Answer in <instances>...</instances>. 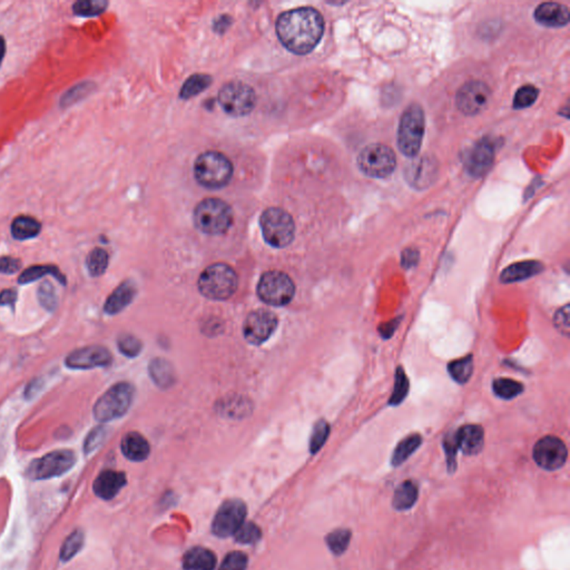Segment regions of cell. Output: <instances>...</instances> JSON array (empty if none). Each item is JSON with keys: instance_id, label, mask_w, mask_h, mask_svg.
Masks as SVG:
<instances>
[{"instance_id": "obj_1", "label": "cell", "mask_w": 570, "mask_h": 570, "mask_svg": "<svg viewBox=\"0 0 570 570\" xmlns=\"http://www.w3.org/2000/svg\"><path fill=\"white\" fill-rule=\"evenodd\" d=\"M323 33V17L311 7L284 11L276 21V34L280 42L293 54L311 52L319 44Z\"/></svg>"}, {"instance_id": "obj_2", "label": "cell", "mask_w": 570, "mask_h": 570, "mask_svg": "<svg viewBox=\"0 0 570 570\" xmlns=\"http://www.w3.org/2000/svg\"><path fill=\"white\" fill-rule=\"evenodd\" d=\"M194 177L199 184L206 189H222L233 177V164L220 152H205L195 161Z\"/></svg>"}, {"instance_id": "obj_3", "label": "cell", "mask_w": 570, "mask_h": 570, "mask_svg": "<svg viewBox=\"0 0 570 570\" xmlns=\"http://www.w3.org/2000/svg\"><path fill=\"white\" fill-rule=\"evenodd\" d=\"M233 210L220 199H205L194 210L197 230L208 235L226 233L233 223Z\"/></svg>"}, {"instance_id": "obj_4", "label": "cell", "mask_w": 570, "mask_h": 570, "mask_svg": "<svg viewBox=\"0 0 570 570\" xmlns=\"http://www.w3.org/2000/svg\"><path fill=\"white\" fill-rule=\"evenodd\" d=\"M201 294L210 300H228L236 292L239 279L235 271L223 263L210 265L199 279Z\"/></svg>"}, {"instance_id": "obj_5", "label": "cell", "mask_w": 570, "mask_h": 570, "mask_svg": "<svg viewBox=\"0 0 570 570\" xmlns=\"http://www.w3.org/2000/svg\"><path fill=\"white\" fill-rule=\"evenodd\" d=\"M425 118L420 105H410L400 118L398 146L407 157H415L420 152L425 136Z\"/></svg>"}, {"instance_id": "obj_6", "label": "cell", "mask_w": 570, "mask_h": 570, "mask_svg": "<svg viewBox=\"0 0 570 570\" xmlns=\"http://www.w3.org/2000/svg\"><path fill=\"white\" fill-rule=\"evenodd\" d=\"M135 396V389L128 382H120L109 388L94 406V417L99 423H108L128 413Z\"/></svg>"}, {"instance_id": "obj_7", "label": "cell", "mask_w": 570, "mask_h": 570, "mask_svg": "<svg viewBox=\"0 0 570 570\" xmlns=\"http://www.w3.org/2000/svg\"><path fill=\"white\" fill-rule=\"evenodd\" d=\"M263 238L271 247H286L292 243L296 234V224L292 216L280 208L265 210L259 218Z\"/></svg>"}, {"instance_id": "obj_8", "label": "cell", "mask_w": 570, "mask_h": 570, "mask_svg": "<svg viewBox=\"0 0 570 570\" xmlns=\"http://www.w3.org/2000/svg\"><path fill=\"white\" fill-rule=\"evenodd\" d=\"M76 454L68 449L55 450L40 458L35 459L26 470V476L30 480H48L67 474L75 466Z\"/></svg>"}, {"instance_id": "obj_9", "label": "cell", "mask_w": 570, "mask_h": 570, "mask_svg": "<svg viewBox=\"0 0 570 570\" xmlns=\"http://www.w3.org/2000/svg\"><path fill=\"white\" fill-rule=\"evenodd\" d=\"M296 285L288 274L281 271L264 273L257 284V296L267 306H286L292 301Z\"/></svg>"}, {"instance_id": "obj_10", "label": "cell", "mask_w": 570, "mask_h": 570, "mask_svg": "<svg viewBox=\"0 0 570 570\" xmlns=\"http://www.w3.org/2000/svg\"><path fill=\"white\" fill-rule=\"evenodd\" d=\"M218 103L230 116L242 117L255 109L257 95L251 86L243 82H230L220 89Z\"/></svg>"}, {"instance_id": "obj_11", "label": "cell", "mask_w": 570, "mask_h": 570, "mask_svg": "<svg viewBox=\"0 0 570 570\" xmlns=\"http://www.w3.org/2000/svg\"><path fill=\"white\" fill-rule=\"evenodd\" d=\"M358 165L368 177L386 179L396 169L397 157L389 146L372 144L361 150L358 156Z\"/></svg>"}, {"instance_id": "obj_12", "label": "cell", "mask_w": 570, "mask_h": 570, "mask_svg": "<svg viewBox=\"0 0 570 570\" xmlns=\"http://www.w3.org/2000/svg\"><path fill=\"white\" fill-rule=\"evenodd\" d=\"M247 513V505L243 501L239 499L225 501L213 520V532L220 538L232 536L244 524Z\"/></svg>"}, {"instance_id": "obj_13", "label": "cell", "mask_w": 570, "mask_h": 570, "mask_svg": "<svg viewBox=\"0 0 570 570\" xmlns=\"http://www.w3.org/2000/svg\"><path fill=\"white\" fill-rule=\"evenodd\" d=\"M278 323V318L273 312L265 308L255 310L244 321V337L251 345H262L274 333Z\"/></svg>"}, {"instance_id": "obj_14", "label": "cell", "mask_w": 570, "mask_h": 570, "mask_svg": "<svg viewBox=\"0 0 570 570\" xmlns=\"http://www.w3.org/2000/svg\"><path fill=\"white\" fill-rule=\"evenodd\" d=\"M490 96L491 91L487 84L480 81H470L459 89L456 104L459 111L466 116H474L487 106Z\"/></svg>"}, {"instance_id": "obj_15", "label": "cell", "mask_w": 570, "mask_h": 570, "mask_svg": "<svg viewBox=\"0 0 570 570\" xmlns=\"http://www.w3.org/2000/svg\"><path fill=\"white\" fill-rule=\"evenodd\" d=\"M567 447L563 440L554 435L540 439L534 447V460L542 469L557 470L567 460Z\"/></svg>"}, {"instance_id": "obj_16", "label": "cell", "mask_w": 570, "mask_h": 570, "mask_svg": "<svg viewBox=\"0 0 570 570\" xmlns=\"http://www.w3.org/2000/svg\"><path fill=\"white\" fill-rule=\"evenodd\" d=\"M112 359V354L106 347L89 345L69 353L66 358L65 364L67 368L73 370H91L109 366Z\"/></svg>"}, {"instance_id": "obj_17", "label": "cell", "mask_w": 570, "mask_h": 570, "mask_svg": "<svg viewBox=\"0 0 570 570\" xmlns=\"http://www.w3.org/2000/svg\"><path fill=\"white\" fill-rule=\"evenodd\" d=\"M495 158V147L489 140H480L466 156V171L474 177H481L489 171Z\"/></svg>"}, {"instance_id": "obj_18", "label": "cell", "mask_w": 570, "mask_h": 570, "mask_svg": "<svg viewBox=\"0 0 570 570\" xmlns=\"http://www.w3.org/2000/svg\"><path fill=\"white\" fill-rule=\"evenodd\" d=\"M126 484L128 479L124 472L105 470L94 481L93 490L95 495L103 501H112Z\"/></svg>"}, {"instance_id": "obj_19", "label": "cell", "mask_w": 570, "mask_h": 570, "mask_svg": "<svg viewBox=\"0 0 570 570\" xmlns=\"http://www.w3.org/2000/svg\"><path fill=\"white\" fill-rule=\"evenodd\" d=\"M437 175V164L429 157H421L420 160L409 164L406 169V179L408 183L415 189H427L432 184Z\"/></svg>"}, {"instance_id": "obj_20", "label": "cell", "mask_w": 570, "mask_h": 570, "mask_svg": "<svg viewBox=\"0 0 570 570\" xmlns=\"http://www.w3.org/2000/svg\"><path fill=\"white\" fill-rule=\"evenodd\" d=\"M457 447L466 456L479 454L485 443V432L480 425H466L454 432Z\"/></svg>"}, {"instance_id": "obj_21", "label": "cell", "mask_w": 570, "mask_h": 570, "mask_svg": "<svg viewBox=\"0 0 570 570\" xmlns=\"http://www.w3.org/2000/svg\"><path fill=\"white\" fill-rule=\"evenodd\" d=\"M569 11L558 3H544L535 11V19L546 27H563L569 23Z\"/></svg>"}, {"instance_id": "obj_22", "label": "cell", "mask_w": 570, "mask_h": 570, "mask_svg": "<svg viewBox=\"0 0 570 570\" xmlns=\"http://www.w3.org/2000/svg\"><path fill=\"white\" fill-rule=\"evenodd\" d=\"M136 293H138V290H136L135 284L132 281H125L122 284L118 285L114 292L107 298L104 306L105 313L109 314V315L120 313L126 306L132 303Z\"/></svg>"}, {"instance_id": "obj_23", "label": "cell", "mask_w": 570, "mask_h": 570, "mask_svg": "<svg viewBox=\"0 0 570 570\" xmlns=\"http://www.w3.org/2000/svg\"><path fill=\"white\" fill-rule=\"evenodd\" d=\"M544 267L540 261H522V262L513 263L505 267L501 275V281L503 283H515L520 281L528 280L535 275L542 272Z\"/></svg>"}, {"instance_id": "obj_24", "label": "cell", "mask_w": 570, "mask_h": 570, "mask_svg": "<svg viewBox=\"0 0 570 570\" xmlns=\"http://www.w3.org/2000/svg\"><path fill=\"white\" fill-rule=\"evenodd\" d=\"M121 448L123 454L132 462H142L150 456V443L140 433L135 431L125 435Z\"/></svg>"}, {"instance_id": "obj_25", "label": "cell", "mask_w": 570, "mask_h": 570, "mask_svg": "<svg viewBox=\"0 0 570 570\" xmlns=\"http://www.w3.org/2000/svg\"><path fill=\"white\" fill-rule=\"evenodd\" d=\"M183 567L185 570H214L216 567V557L206 548L194 547L185 554Z\"/></svg>"}, {"instance_id": "obj_26", "label": "cell", "mask_w": 570, "mask_h": 570, "mask_svg": "<svg viewBox=\"0 0 570 570\" xmlns=\"http://www.w3.org/2000/svg\"><path fill=\"white\" fill-rule=\"evenodd\" d=\"M11 235L18 241L35 239L42 232V223L29 216H19L13 218L11 225Z\"/></svg>"}, {"instance_id": "obj_27", "label": "cell", "mask_w": 570, "mask_h": 570, "mask_svg": "<svg viewBox=\"0 0 570 570\" xmlns=\"http://www.w3.org/2000/svg\"><path fill=\"white\" fill-rule=\"evenodd\" d=\"M150 376L156 386L162 389H169L175 382V371L169 361L154 359L150 364Z\"/></svg>"}, {"instance_id": "obj_28", "label": "cell", "mask_w": 570, "mask_h": 570, "mask_svg": "<svg viewBox=\"0 0 570 570\" xmlns=\"http://www.w3.org/2000/svg\"><path fill=\"white\" fill-rule=\"evenodd\" d=\"M418 490L417 484L413 480H406L396 489L392 499V505L397 510L403 511L411 508L417 503Z\"/></svg>"}, {"instance_id": "obj_29", "label": "cell", "mask_w": 570, "mask_h": 570, "mask_svg": "<svg viewBox=\"0 0 570 570\" xmlns=\"http://www.w3.org/2000/svg\"><path fill=\"white\" fill-rule=\"evenodd\" d=\"M47 275L54 276L60 284H66L65 275L60 272V269L55 265H34L23 271L18 278L19 284H28L35 282L39 279L44 278Z\"/></svg>"}, {"instance_id": "obj_30", "label": "cell", "mask_w": 570, "mask_h": 570, "mask_svg": "<svg viewBox=\"0 0 570 570\" xmlns=\"http://www.w3.org/2000/svg\"><path fill=\"white\" fill-rule=\"evenodd\" d=\"M218 411L220 415L228 418H243L251 413V403L243 397H226L218 405Z\"/></svg>"}, {"instance_id": "obj_31", "label": "cell", "mask_w": 570, "mask_h": 570, "mask_svg": "<svg viewBox=\"0 0 570 570\" xmlns=\"http://www.w3.org/2000/svg\"><path fill=\"white\" fill-rule=\"evenodd\" d=\"M421 443L423 437L419 433H413L402 439L392 454V466H398L403 464L411 454H415V450L421 446Z\"/></svg>"}, {"instance_id": "obj_32", "label": "cell", "mask_w": 570, "mask_h": 570, "mask_svg": "<svg viewBox=\"0 0 570 570\" xmlns=\"http://www.w3.org/2000/svg\"><path fill=\"white\" fill-rule=\"evenodd\" d=\"M84 544H85V535H84L83 530L76 529L66 538L62 548H60V561L62 563H68L70 559L76 557L78 552L83 549Z\"/></svg>"}, {"instance_id": "obj_33", "label": "cell", "mask_w": 570, "mask_h": 570, "mask_svg": "<svg viewBox=\"0 0 570 570\" xmlns=\"http://www.w3.org/2000/svg\"><path fill=\"white\" fill-rule=\"evenodd\" d=\"M211 84H212L211 76L205 75V74H195L187 78L184 85L181 86L179 97L183 99H189L191 97L196 96L210 87Z\"/></svg>"}, {"instance_id": "obj_34", "label": "cell", "mask_w": 570, "mask_h": 570, "mask_svg": "<svg viewBox=\"0 0 570 570\" xmlns=\"http://www.w3.org/2000/svg\"><path fill=\"white\" fill-rule=\"evenodd\" d=\"M449 374L451 378L459 384H464L469 381L474 371V358L472 355H466L464 358L449 363Z\"/></svg>"}, {"instance_id": "obj_35", "label": "cell", "mask_w": 570, "mask_h": 570, "mask_svg": "<svg viewBox=\"0 0 570 570\" xmlns=\"http://www.w3.org/2000/svg\"><path fill=\"white\" fill-rule=\"evenodd\" d=\"M94 89H95V84L93 82L86 81L76 84L60 97V106L62 108H67L89 96Z\"/></svg>"}, {"instance_id": "obj_36", "label": "cell", "mask_w": 570, "mask_h": 570, "mask_svg": "<svg viewBox=\"0 0 570 570\" xmlns=\"http://www.w3.org/2000/svg\"><path fill=\"white\" fill-rule=\"evenodd\" d=\"M493 390L497 397L501 399L511 400L518 397L524 392V384L513 380V379H496L493 382Z\"/></svg>"}, {"instance_id": "obj_37", "label": "cell", "mask_w": 570, "mask_h": 570, "mask_svg": "<svg viewBox=\"0 0 570 570\" xmlns=\"http://www.w3.org/2000/svg\"><path fill=\"white\" fill-rule=\"evenodd\" d=\"M109 257L108 253L104 249L96 247L91 251L87 259H86V267L89 270V274L94 278L101 276L106 272L108 267Z\"/></svg>"}, {"instance_id": "obj_38", "label": "cell", "mask_w": 570, "mask_h": 570, "mask_svg": "<svg viewBox=\"0 0 570 570\" xmlns=\"http://www.w3.org/2000/svg\"><path fill=\"white\" fill-rule=\"evenodd\" d=\"M108 7V1L105 0H78L73 4V13L79 17H95L101 15Z\"/></svg>"}, {"instance_id": "obj_39", "label": "cell", "mask_w": 570, "mask_h": 570, "mask_svg": "<svg viewBox=\"0 0 570 570\" xmlns=\"http://www.w3.org/2000/svg\"><path fill=\"white\" fill-rule=\"evenodd\" d=\"M409 379H408L403 368L399 367L397 369V372H396L393 392H392L391 397H390L389 405L394 406V407L400 405L409 393Z\"/></svg>"}, {"instance_id": "obj_40", "label": "cell", "mask_w": 570, "mask_h": 570, "mask_svg": "<svg viewBox=\"0 0 570 570\" xmlns=\"http://www.w3.org/2000/svg\"><path fill=\"white\" fill-rule=\"evenodd\" d=\"M351 540V532L347 529H337L328 535L327 544L335 555H342Z\"/></svg>"}, {"instance_id": "obj_41", "label": "cell", "mask_w": 570, "mask_h": 570, "mask_svg": "<svg viewBox=\"0 0 570 570\" xmlns=\"http://www.w3.org/2000/svg\"><path fill=\"white\" fill-rule=\"evenodd\" d=\"M234 537H235L236 542L240 544H257L262 538V532H261V529L253 522H244L236 530Z\"/></svg>"}, {"instance_id": "obj_42", "label": "cell", "mask_w": 570, "mask_h": 570, "mask_svg": "<svg viewBox=\"0 0 570 570\" xmlns=\"http://www.w3.org/2000/svg\"><path fill=\"white\" fill-rule=\"evenodd\" d=\"M330 435V425L325 420H320L314 425L310 438V451L311 454H316L327 442Z\"/></svg>"}, {"instance_id": "obj_43", "label": "cell", "mask_w": 570, "mask_h": 570, "mask_svg": "<svg viewBox=\"0 0 570 570\" xmlns=\"http://www.w3.org/2000/svg\"><path fill=\"white\" fill-rule=\"evenodd\" d=\"M39 303L42 304L43 308L47 311L52 312L56 310L58 306L57 293L55 291L52 283L45 281L38 288Z\"/></svg>"}, {"instance_id": "obj_44", "label": "cell", "mask_w": 570, "mask_h": 570, "mask_svg": "<svg viewBox=\"0 0 570 570\" xmlns=\"http://www.w3.org/2000/svg\"><path fill=\"white\" fill-rule=\"evenodd\" d=\"M540 95V91L532 85H525L517 91L513 99V107L516 109L527 108L532 106Z\"/></svg>"}, {"instance_id": "obj_45", "label": "cell", "mask_w": 570, "mask_h": 570, "mask_svg": "<svg viewBox=\"0 0 570 570\" xmlns=\"http://www.w3.org/2000/svg\"><path fill=\"white\" fill-rule=\"evenodd\" d=\"M117 345L118 350L128 358H135L142 351V343L140 340L130 335H124L118 337Z\"/></svg>"}, {"instance_id": "obj_46", "label": "cell", "mask_w": 570, "mask_h": 570, "mask_svg": "<svg viewBox=\"0 0 570 570\" xmlns=\"http://www.w3.org/2000/svg\"><path fill=\"white\" fill-rule=\"evenodd\" d=\"M249 558L242 552H232L225 556L218 570H247Z\"/></svg>"}, {"instance_id": "obj_47", "label": "cell", "mask_w": 570, "mask_h": 570, "mask_svg": "<svg viewBox=\"0 0 570 570\" xmlns=\"http://www.w3.org/2000/svg\"><path fill=\"white\" fill-rule=\"evenodd\" d=\"M106 433V428L103 427V425L94 428L93 430L86 437L85 442H84V452H85V454H91L93 451L96 450L101 446V442L104 441Z\"/></svg>"}, {"instance_id": "obj_48", "label": "cell", "mask_w": 570, "mask_h": 570, "mask_svg": "<svg viewBox=\"0 0 570 570\" xmlns=\"http://www.w3.org/2000/svg\"><path fill=\"white\" fill-rule=\"evenodd\" d=\"M443 447H445V452H446L449 470L456 469V456L458 447H457L456 439H454V432L447 435L443 440Z\"/></svg>"}, {"instance_id": "obj_49", "label": "cell", "mask_w": 570, "mask_h": 570, "mask_svg": "<svg viewBox=\"0 0 570 570\" xmlns=\"http://www.w3.org/2000/svg\"><path fill=\"white\" fill-rule=\"evenodd\" d=\"M570 308L565 306L560 308L559 311L555 314V325L564 335H569L570 332Z\"/></svg>"}, {"instance_id": "obj_50", "label": "cell", "mask_w": 570, "mask_h": 570, "mask_svg": "<svg viewBox=\"0 0 570 570\" xmlns=\"http://www.w3.org/2000/svg\"><path fill=\"white\" fill-rule=\"evenodd\" d=\"M21 261L17 257H0V273L3 274H15L21 270Z\"/></svg>"}, {"instance_id": "obj_51", "label": "cell", "mask_w": 570, "mask_h": 570, "mask_svg": "<svg viewBox=\"0 0 570 570\" xmlns=\"http://www.w3.org/2000/svg\"><path fill=\"white\" fill-rule=\"evenodd\" d=\"M419 252L415 249H407L402 252L401 264L405 269H413L419 262Z\"/></svg>"}, {"instance_id": "obj_52", "label": "cell", "mask_w": 570, "mask_h": 570, "mask_svg": "<svg viewBox=\"0 0 570 570\" xmlns=\"http://www.w3.org/2000/svg\"><path fill=\"white\" fill-rule=\"evenodd\" d=\"M400 321H401V318H396V319L391 320V321L381 324L380 328H379V332H380L381 337H384V339H390V337L393 335L396 330L398 329V327H399Z\"/></svg>"}, {"instance_id": "obj_53", "label": "cell", "mask_w": 570, "mask_h": 570, "mask_svg": "<svg viewBox=\"0 0 570 570\" xmlns=\"http://www.w3.org/2000/svg\"><path fill=\"white\" fill-rule=\"evenodd\" d=\"M16 301H17V292L13 289H6L3 292H0V306H9L15 308Z\"/></svg>"}, {"instance_id": "obj_54", "label": "cell", "mask_w": 570, "mask_h": 570, "mask_svg": "<svg viewBox=\"0 0 570 570\" xmlns=\"http://www.w3.org/2000/svg\"><path fill=\"white\" fill-rule=\"evenodd\" d=\"M38 389H40V382H39L38 380L31 382V384H29L28 388H26V398H30L31 396H34Z\"/></svg>"}, {"instance_id": "obj_55", "label": "cell", "mask_w": 570, "mask_h": 570, "mask_svg": "<svg viewBox=\"0 0 570 570\" xmlns=\"http://www.w3.org/2000/svg\"><path fill=\"white\" fill-rule=\"evenodd\" d=\"M6 52H7V45H6L5 38H4L1 35H0V67L3 65L4 58L6 56Z\"/></svg>"}]
</instances>
